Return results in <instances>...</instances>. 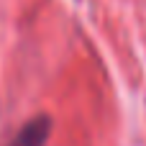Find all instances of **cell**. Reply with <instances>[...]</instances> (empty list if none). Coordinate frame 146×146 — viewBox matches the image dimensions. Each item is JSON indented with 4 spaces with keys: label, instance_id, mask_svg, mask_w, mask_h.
Segmentation results:
<instances>
[{
    "label": "cell",
    "instance_id": "6da1fadb",
    "mask_svg": "<svg viewBox=\"0 0 146 146\" xmlns=\"http://www.w3.org/2000/svg\"><path fill=\"white\" fill-rule=\"evenodd\" d=\"M46 133H49V118H33L18 131L13 146H41L46 141Z\"/></svg>",
    "mask_w": 146,
    "mask_h": 146
}]
</instances>
